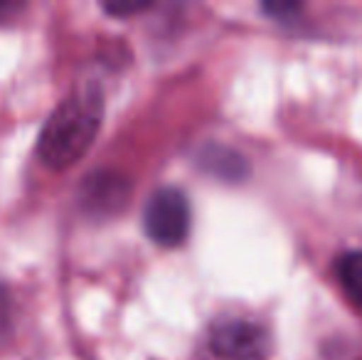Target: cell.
Here are the masks:
<instances>
[{"instance_id": "9", "label": "cell", "mask_w": 362, "mask_h": 360, "mask_svg": "<svg viewBox=\"0 0 362 360\" xmlns=\"http://www.w3.org/2000/svg\"><path fill=\"white\" fill-rule=\"evenodd\" d=\"M8 321V291L0 286V323Z\"/></svg>"}, {"instance_id": "4", "label": "cell", "mask_w": 362, "mask_h": 360, "mask_svg": "<svg viewBox=\"0 0 362 360\" xmlns=\"http://www.w3.org/2000/svg\"><path fill=\"white\" fill-rule=\"evenodd\" d=\"M131 195V180L114 170H94L79 187V205L94 217H111L126 207Z\"/></svg>"}, {"instance_id": "8", "label": "cell", "mask_w": 362, "mask_h": 360, "mask_svg": "<svg viewBox=\"0 0 362 360\" xmlns=\"http://www.w3.org/2000/svg\"><path fill=\"white\" fill-rule=\"evenodd\" d=\"M264 13L272 15L276 20H291L293 15L300 13L298 3H291V0H279V3H264Z\"/></svg>"}, {"instance_id": "3", "label": "cell", "mask_w": 362, "mask_h": 360, "mask_svg": "<svg viewBox=\"0 0 362 360\" xmlns=\"http://www.w3.org/2000/svg\"><path fill=\"white\" fill-rule=\"evenodd\" d=\"M210 348L222 360H267L272 336L249 318H219L210 328Z\"/></svg>"}, {"instance_id": "7", "label": "cell", "mask_w": 362, "mask_h": 360, "mask_svg": "<svg viewBox=\"0 0 362 360\" xmlns=\"http://www.w3.org/2000/svg\"><path fill=\"white\" fill-rule=\"evenodd\" d=\"M101 8L106 10L109 15H116V18H124V15H136L144 13V10L151 8L148 0H114V3H101Z\"/></svg>"}, {"instance_id": "5", "label": "cell", "mask_w": 362, "mask_h": 360, "mask_svg": "<svg viewBox=\"0 0 362 360\" xmlns=\"http://www.w3.org/2000/svg\"><path fill=\"white\" fill-rule=\"evenodd\" d=\"M197 166L224 182H242L249 175V161L224 144H207L197 151Z\"/></svg>"}, {"instance_id": "1", "label": "cell", "mask_w": 362, "mask_h": 360, "mask_svg": "<svg viewBox=\"0 0 362 360\" xmlns=\"http://www.w3.org/2000/svg\"><path fill=\"white\" fill-rule=\"evenodd\" d=\"M104 116V89L86 82L72 89L47 116L37 141V156L47 168L62 170L81 158Z\"/></svg>"}, {"instance_id": "2", "label": "cell", "mask_w": 362, "mask_h": 360, "mask_svg": "<svg viewBox=\"0 0 362 360\" xmlns=\"http://www.w3.org/2000/svg\"><path fill=\"white\" fill-rule=\"evenodd\" d=\"M190 200L177 185H163L148 195L144 207V230L156 245L177 247L190 232Z\"/></svg>"}, {"instance_id": "6", "label": "cell", "mask_w": 362, "mask_h": 360, "mask_svg": "<svg viewBox=\"0 0 362 360\" xmlns=\"http://www.w3.org/2000/svg\"><path fill=\"white\" fill-rule=\"evenodd\" d=\"M338 279L348 296L362 306V252H348L338 260Z\"/></svg>"}]
</instances>
